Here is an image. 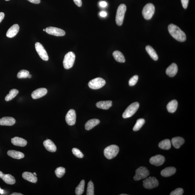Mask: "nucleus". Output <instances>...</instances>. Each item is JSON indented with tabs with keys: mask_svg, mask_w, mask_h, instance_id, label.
Here are the masks:
<instances>
[{
	"mask_svg": "<svg viewBox=\"0 0 195 195\" xmlns=\"http://www.w3.org/2000/svg\"><path fill=\"white\" fill-rule=\"evenodd\" d=\"M45 148L51 152L54 153L57 150V147L50 139H48L45 141L43 143Z\"/></svg>",
	"mask_w": 195,
	"mask_h": 195,
	"instance_id": "nucleus-19",
	"label": "nucleus"
},
{
	"mask_svg": "<svg viewBox=\"0 0 195 195\" xmlns=\"http://www.w3.org/2000/svg\"><path fill=\"white\" fill-rule=\"evenodd\" d=\"M96 106L98 108L108 110L112 106V102L111 100L99 101L96 103Z\"/></svg>",
	"mask_w": 195,
	"mask_h": 195,
	"instance_id": "nucleus-24",
	"label": "nucleus"
},
{
	"mask_svg": "<svg viewBox=\"0 0 195 195\" xmlns=\"http://www.w3.org/2000/svg\"><path fill=\"white\" fill-rule=\"evenodd\" d=\"M7 154L10 157L15 159H20L24 157L23 153L17 151L10 150L8 151Z\"/></svg>",
	"mask_w": 195,
	"mask_h": 195,
	"instance_id": "nucleus-23",
	"label": "nucleus"
},
{
	"mask_svg": "<svg viewBox=\"0 0 195 195\" xmlns=\"http://www.w3.org/2000/svg\"><path fill=\"white\" fill-rule=\"evenodd\" d=\"M48 90L44 88H39L32 92V97L33 99H37L46 95Z\"/></svg>",
	"mask_w": 195,
	"mask_h": 195,
	"instance_id": "nucleus-14",
	"label": "nucleus"
},
{
	"mask_svg": "<svg viewBox=\"0 0 195 195\" xmlns=\"http://www.w3.org/2000/svg\"><path fill=\"white\" fill-rule=\"evenodd\" d=\"M159 146L160 148L168 150L171 147V143L170 140L168 139H165L160 142L159 144Z\"/></svg>",
	"mask_w": 195,
	"mask_h": 195,
	"instance_id": "nucleus-30",
	"label": "nucleus"
},
{
	"mask_svg": "<svg viewBox=\"0 0 195 195\" xmlns=\"http://www.w3.org/2000/svg\"><path fill=\"white\" fill-rule=\"evenodd\" d=\"M35 48L39 56L42 60L45 61L48 60L49 57L48 53L41 44L39 42H36L35 44Z\"/></svg>",
	"mask_w": 195,
	"mask_h": 195,
	"instance_id": "nucleus-10",
	"label": "nucleus"
},
{
	"mask_svg": "<svg viewBox=\"0 0 195 195\" xmlns=\"http://www.w3.org/2000/svg\"><path fill=\"white\" fill-rule=\"evenodd\" d=\"M138 77L137 75H135L133 76V77L131 78L129 81V86H133L135 85L138 81Z\"/></svg>",
	"mask_w": 195,
	"mask_h": 195,
	"instance_id": "nucleus-38",
	"label": "nucleus"
},
{
	"mask_svg": "<svg viewBox=\"0 0 195 195\" xmlns=\"http://www.w3.org/2000/svg\"><path fill=\"white\" fill-rule=\"evenodd\" d=\"M65 120L67 124L69 126H73L75 124L76 121V114L74 110L71 109L69 111L65 116Z\"/></svg>",
	"mask_w": 195,
	"mask_h": 195,
	"instance_id": "nucleus-12",
	"label": "nucleus"
},
{
	"mask_svg": "<svg viewBox=\"0 0 195 195\" xmlns=\"http://www.w3.org/2000/svg\"><path fill=\"white\" fill-rule=\"evenodd\" d=\"M0 178L3 180L6 184L13 185L15 183V177L10 174H5L0 171Z\"/></svg>",
	"mask_w": 195,
	"mask_h": 195,
	"instance_id": "nucleus-15",
	"label": "nucleus"
},
{
	"mask_svg": "<svg viewBox=\"0 0 195 195\" xmlns=\"http://www.w3.org/2000/svg\"><path fill=\"white\" fill-rule=\"evenodd\" d=\"M115 60L120 63H124L126 61L125 57L122 53L119 51H115L113 53Z\"/></svg>",
	"mask_w": 195,
	"mask_h": 195,
	"instance_id": "nucleus-28",
	"label": "nucleus"
},
{
	"mask_svg": "<svg viewBox=\"0 0 195 195\" xmlns=\"http://www.w3.org/2000/svg\"><path fill=\"white\" fill-rule=\"evenodd\" d=\"M15 119L11 117H5L0 119V125L4 126H12L15 124Z\"/></svg>",
	"mask_w": 195,
	"mask_h": 195,
	"instance_id": "nucleus-16",
	"label": "nucleus"
},
{
	"mask_svg": "<svg viewBox=\"0 0 195 195\" xmlns=\"http://www.w3.org/2000/svg\"><path fill=\"white\" fill-rule=\"evenodd\" d=\"M159 185V182L155 177H149L143 181V186L147 189H151L157 187Z\"/></svg>",
	"mask_w": 195,
	"mask_h": 195,
	"instance_id": "nucleus-9",
	"label": "nucleus"
},
{
	"mask_svg": "<svg viewBox=\"0 0 195 195\" xmlns=\"http://www.w3.org/2000/svg\"><path fill=\"white\" fill-rule=\"evenodd\" d=\"M29 75V72L26 70H21L18 72L17 75V77L18 79H22V78H28Z\"/></svg>",
	"mask_w": 195,
	"mask_h": 195,
	"instance_id": "nucleus-36",
	"label": "nucleus"
},
{
	"mask_svg": "<svg viewBox=\"0 0 195 195\" xmlns=\"http://www.w3.org/2000/svg\"><path fill=\"white\" fill-rule=\"evenodd\" d=\"M55 174L57 177L61 178L64 175L65 172V170L63 167L57 168L55 171Z\"/></svg>",
	"mask_w": 195,
	"mask_h": 195,
	"instance_id": "nucleus-34",
	"label": "nucleus"
},
{
	"mask_svg": "<svg viewBox=\"0 0 195 195\" xmlns=\"http://www.w3.org/2000/svg\"><path fill=\"white\" fill-rule=\"evenodd\" d=\"M22 176L25 180L32 182V183H36L37 181V178L36 176L34 175L33 174L31 173V172H24L22 174Z\"/></svg>",
	"mask_w": 195,
	"mask_h": 195,
	"instance_id": "nucleus-21",
	"label": "nucleus"
},
{
	"mask_svg": "<svg viewBox=\"0 0 195 195\" xmlns=\"http://www.w3.org/2000/svg\"><path fill=\"white\" fill-rule=\"evenodd\" d=\"M19 26L17 24H15L10 27L7 31L6 36L8 37L13 38L16 35L19 30Z\"/></svg>",
	"mask_w": 195,
	"mask_h": 195,
	"instance_id": "nucleus-17",
	"label": "nucleus"
},
{
	"mask_svg": "<svg viewBox=\"0 0 195 195\" xmlns=\"http://www.w3.org/2000/svg\"><path fill=\"white\" fill-rule=\"evenodd\" d=\"M28 1L31 3L36 4H39L41 2L40 0H28Z\"/></svg>",
	"mask_w": 195,
	"mask_h": 195,
	"instance_id": "nucleus-43",
	"label": "nucleus"
},
{
	"mask_svg": "<svg viewBox=\"0 0 195 195\" xmlns=\"http://www.w3.org/2000/svg\"><path fill=\"white\" fill-rule=\"evenodd\" d=\"M184 193V190L181 188L176 189L170 194V195H182Z\"/></svg>",
	"mask_w": 195,
	"mask_h": 195,
	"instance_id": "nucleus-39",
	"label": "nucleus"
},
{
	"mask_svg": "<svg viewBox=\"0 0 195 195\" xmlns=\"http://www.w3.org/2000/svg\"><path fill=\"white\" fill-rule=\"evenodd\" d=\"M99 5L102 7H105L107 6V4L106 2L102 1L100 2Z\"/></svg>",
	"mask_w": 195,
	"mask_h": 195,
	"instance_id": "nucleus-42",
	"label": "nucleus"
},
{
	"mask_svg": "<svg viewBox=\"0 0 195 195\" xmlns=\"http://www.w3.org/2000/svg\"><path fill=\"white\" fill-rule=\"evenodd\" d=\"M43 31H45V29H43Z\"/></svg>",
	"mask_w": 195,
	"mask_h": 195,
	"instance_id": "nucleus-51",
	"label": "nucleus"
},
{
	"mask_svg": "<svg viewBox=\"0 0 195 195\" xmlns=\"http://www.w3.org/2000/svg\"><path fill=\"white\" fill-rule=\"evenodd\" d=\"M178 67L177 64L173 63L167 68L166 70V73L169 77H173L176 75Z\"/></svg>",
	"mask_w": 195,
	"mask_h": 195,
	"instance_id": "nucleus-18",
	"label": "nucleus"
},
{
	"mask_svg": "<svg viewBox=\"0 0 195 195\" xmlns=\"http://www.w3.org/2000/svg\"><path fill=\"white\" fill-rule=\"evenodd\" d=\"M75 55L72 52H69L65 55L63 61V64L64 68L68 69L71 68L74 64Z\"/></svg>",
	"mask_w": 195,
	"mask_h": 195,
	"instance_id": "nucleus-4",
	"label": "nucleus"
},
{
	"mask_svg": "<svg viewBox=\"0 0 195 195\" xmlns=\"http://www.w3.org/2000/svg\"><path fill=\"white\" fill-rule=\"evenodd\" d=\"M146 50L150 56L154 60H157L158 59V57L156 53V51L151 46L148 45L146 47Z\"/></svg>",
	"mask_w": 195,
	"mask_h": 195,
	"instance_id": "nucleus-29",
	"label": "nucleus"
},
{
	"mask_svg": "<svg viewBox=\"0 0 195 195\" xmlns=\"http://www.w3.org/2000/svg\"><path fill=\"white\" fill-rule=\"evenodd\" d=\"M85 182L84 180H82L80 182L75 190L76 195H81L83 194L84 192V187H85Z\"/></svg>",
	"mask_w": 195,
	"mask_h": 195,
	"instance_id": "nucleus-32",
	"label": "nucleus"
},
{
	"mask_svg": "<svg viewBox=\"0 0 195 195\" xmlns=\"http://www.w3.org/2000/svg\"><path fill=\"white\" fill-rule=\"evenodd\" d=\"M178 106V102L177 100H173L168 103L167 108L168 111L173 113L176 111Z\"/></svg>",
	"mask_w": 195,
	"mask_h": 195,
	"instance_id": "nucleus-27",
	"label": "nucleus"
},
{
	"mask_svg": "<svg viewBox=\"0 0 195 195\" xmlns=\"http://www.w3.org/2000/svg\"><path fill=\"white\" fill-rule=\"evenodd\" d=\"M165 161V158L164 156L160 155L154 156L150 159V162L152 165L157 166L163 165Z\"/></svg>",
	"mask_w": 195,
	"mask_h": 195,
	"instance_id": "nucleus-13",
	"label": "nucleus"
},
{
	"mask_svg": "<svg viewBox=\"0 0 195 195\" xmlns=\"http://www.w3.org/2000/svg\"><path fill=\"white\" fill-rule=\"evenodd\" d=\"M176 169L174 167H168L162 170L161 174L163 177H168L171 176L176 173Z\"/></svg>",
	"mask_w": 195,
	"mask_h": 195,
	"instance_id": "nucleus-22",
	"label": "nucleus"
},
{
	"mask_svg": "<svg viewBox=\"0 0 195 195\" xmlns=\"http://www.w3.org/2000/svg\"><path fill=\"white\" fill-rule=\"evenodd\" d=\"M18 91L16 89H12L10 90L9 93L6 96L5 100L6 101H9L14 99L18 93Z\"/></svg>",
	"mask_w": 195,
	"mask_h": 195,
	"instance_id": "nucleus-31",
	"label": "nucleus"
},
{
	"mask_svg": "<svg viewBox=\"0 0 195 195\" xmlns=\"http://www.w3.org/2000/svg\"><path fill=\"white\" fill-rule=\"evenodd\" d=\"M72 152L74 155L79 158H82L84 157V155L81 152L76 148H74L72 150Z\"/></svg>",
	"mask_w": 195,
	"mask_h": 195,
	"instance_id": "nucleus-37",
	"label": "nucleus"
},
{
	"mask_svg": "<svg viewBox=\"0 0 195 195\" xmlns=\"http://www.w3.org/2000/svg\"><path fill=\"white\" fill-rule=\"evenodd\" d=\"M155 11V8L153 4H147L143 8L142 11V15L145 19L150 20L152 18Z\"/></svg>",
	"mask_w": 195,
	"mask_h": 195,
	"instance_id": "nucleus-6",
	"label": "nucleus"
},
{
	"mask_svg": "<svg viewBox=\"0 0 195 195\" xmlns=\"http://www.w3.org/2000/svg\"><path fill=\"white\" fill-rule=\"evenodd\" d=\"M11 142L14 145L20 147L25 146L27 143V141L25 139L17 137L12 138Z\"/></svg>",
	"mask_w": 195,
	"mask_h": 195,
	"instance_id": "nucleus-20",
	"label": "nucleus"
},
{
	"mask_svg": "<svg viewBox=\"0 0 195 195\" xmlns=\"http://www.w3.org/2000/svg\"><path fill=\"white\" fill-rule=\"evenodd\" d=\"M5 1H10V0H5Z\"/></svg>",
	"mask_w": 195,
	"mask_h": 195,
	"instance_id": "nucleus-52",
	"label": "nucleus"
},
{
	"mask_svg": "<svg viewBox=\"0 0 195 195\" xmlns=\"http://www.w3.org/2000/svg\"><path fill=\"white\" fill-rule=\"evenodd\" d=\"M11 195H23V194L20 193H14L11 194Z\"/></svg>",
	"mask_w": 195,
	"mask_h": 195,
	"instance_id": "nucleus-46",
	"label": "nucleus"
},
{
	"mask_svg": "<svg viewBox=\"0 0 195 195\" xmlns=\"http://www.w3.org/2000/svg\"><path fill=\"white\" fill-rule=\"evenodd\" d=\"M189 1V0H181L182 6L185 9H186L188 7Z\"/></svg>",
	"mask_w": 195,
	"mask_h": 195,
	"instance_id": "nucleus-40",
	"label": "nucleus"
},
{
	"mask_svg": "<svg viewBox=\"0 0 195 195\" xmlns=\"http://www.w3.org/2000/svg\"><path fill=\"white\" fill-rule=\"evenodd\" d=\"M145 120L143 119H139L137 120V122L133 127V130L135 131H138L140 130L141 127L145 124Z\"/></svg>",
	"mask_w": 195,
	"mask_h": 195,
	"instance_id": "nucleus-33",
	"label": "nucleus"
},
{
	"mask_svg": "<svg viewBox=\"0 0 195 195\" xmlns=\"http://www.w3.org/2000/svg\"><path fill=\"white\" fill-rule=\"evenodd\" d=\"M128 194H121L120 195H127Z\"/></svg>",
	"mask_w": 195,
	"mask_h": 195,
	"instance_id": "nucleus-50",
	"label": "nucleus"
},
{
	"mask_svg": "<svg viewBox=\"0 0 195 195\" xmlns=\"http://www.w3.org/2000/svg\"><path fill=\"white\" fill-rule=\"evenodd\" d=\"M4 193V190L3 189H1V188H0V194H3Z\"/></svg>",
	"mask_w": 195,
	"mask_h": 195,
	"instance_id": "nucleus-47",
	"label": "nucleus"
},
{
	"mask_svg": "<svg viewBox=\"0 0 195 195\" xmlns=\"http://www.w3.org/2000/svg\"><path fill=\"white\" fill-rule=\"evenodd\" d=\"M149 175V172L146 168L141 167L135 171V174L134 177L135 181H138L146 178Z\"/></svg>",
	"mask_w": 195,
	"mask_h": 195,
	"instance_id": "nucleus-7",
	"label": "nucleus"
},
{
	"mask_svg": "<svg viewBox=\"0 0 195 195\" xmlns=\"http://www.w3.org/2000/svg\"><path fill=\"white\" fill-rule=\"evenodd\" d=\"M119 151L118 146L111 145L106 147L104 150V154L105 157L108 159H111L116 157Z\"/></svg>",
	"mask_w": 195,
	"mask_h": 195,
	"instance_id": "nucleus-2",
	"label": "nucleus"
},
{
	"mask_svg": "<svg viewBox=\"0 0 195 195\" xmlns=\"http://www.w3.org/2000/svg\"><path fill=\"white\" fill-rule=\"evenodd\" d=\"M168 30L172 37L178 41L183 42L186 41V37L185 33L178 26L174 24H170L168 25Z\"/></svg>",
	"mask_w": 195,
	"mask_h": 195,
	"instance_id": "nucleus-1",
	"label": "nucleus"
},
{
	"mask_svg": "<svg viewBox=\"0 0 195 195\" xmlns=\"http://www.w3.org/2000/svg\"><path fill=\"white\" fill-rule=\"evenodd\" d=\"M31 77H32L31 75L29 74V75L28 77L29 78H30Z\"/></svg>",
	"mask_w": 195,
	"mask_h": 195,
	"instance_id": "nucleus-48",
	"label": "nucleus"
},
{
	"mask_svg": "<svg viewBox=\"0 0 195 195\" xmlns=\"http://www.w3.org/2000/svg\"><path fill=\"white\" fill-rule=\"evenodd\" d=\"M185 142L184 139L181 137H174L172 139V143L176 149L180 148Z\"/></svg>",
	"mask_w": 195,
	"mask_h": 195,
	"instance_id": "nucleus-26",
	"label": "nucleus"
},
{
	"mask_svg": "<svg viewBox=\"0 0 195 195\" xmlns=\"http://www.w3.org/2000/svg\"><path fill=\"white\" fill-rule=\"evenodd\" d=\"M4 17H5V14L3 12H0V23L2 21Z\"/></svg>",
	"mask_w": 195,
	"mask_h": 195,
	"instance_id": "nucleus-44",
	"label": "nucleus"
},
{
	"mask_svg": "<svg viewBox=\"0 0 195 195\" xmlns=\"http://www.w3.org/2000/svg\"><path fill=\"white\" fill-rule=\"evenodd\" d=\"M100 123V121L98 119H92L89 120L85 124V128L87 131H89L97 126Z\"/></svg>",
	"mask_w": 195,
	"mask_h": 195,
	"instance_id": "nucleus-25",
	"label": "nucleus"
},
{
	"mask_svg": "<svg viewBox=\"0 0 195 195\" xmlns=\"http://www.w3.org/2000/svg\"><path fill=\"white\" fill-rule=\"evenodd\" d=\"M33 174L35 176H37V174L35 173V172H34V173H33Z\"/></svg>",
	"mask_w": 195,
	"mask_h": 195,
	"instance_id": "nucleus-49",
	"label": "nucleus"
},
{
	"mask_svg": "<svg viewBox=\"0 0 195 195\" xmlns=\"http://www.w3.org/2000/svg\"><path fill=\"white\" fill-rule=\"evenodd\" d=\"M100 15L102 17H105L107 15V14L105 11H102L100 12Z\"/></svg>",
	"mask_w": 195,
	"mask_h": 195,
	"instance_id": "nucleus-45",
	"label": "nucleus"
},
{
	"mask_svg": "<svg viewBox=\"0 0 195 195\" xmlns=\"http://www.w3.org/2000/svg\"><path fill=\"white\" fill-rule=\"evenodd\" d=\"M45 31L47 33L56 36H63L65 34L64 31L61 29L51 26L46 28Z\"/></svg>",
	"mask_w": 195,
	"mask_h": 195,
	"instance_id": "nucleus-11",
	"label": "nucleus"
},
{
	"mask_svg": "<svg viewBox=\"0 0 195 195\" xmlns=\"http://www.w3.org/2000/svg\"><path fill=\"white\" fill-rule=\"evenodd\" d=\"M126 10V6L125 4H121L119 6L117 10L116 16V22L117 25L118 26L122 25L124 21Z\"/></svg>",
	"mask_w": 195,
	"mask_h": 195,
	"instance_id": "nucleus-3",
	"label": "nucleus"
},
{
	"mask_svg": "<svg viewBox=\"0 0 195 195\" xmlns=\"http://www.w3.org/2000/svg\"><path fill=\"white\" fill-rule=\"evenodd\" d=\"M139 106V103L137 102L133 103L131 104L123 113L122 116L123 118L126 119L132 116L138 110Z\"/></svg>",
	"mask_w": 195,
	"mask_h": 195,
	"instance_id": "nucleus-5",
	"label": "nucleus"
},
{
	"mask_svg": "<svg viewBox=\"0 0 195 195\" xmlns=\"http://www.w3.org/2000/svg\"><path fill=\"white\" fill-rule=\"evenodd\" d=\"M94 184L91 181L88 182L87 189V195H94Z\"/></svg>",
	"mask_w": 195,
	"mask_h": 195,
	"instance_id": "nucleus-35",
	"label": "nucleus"
},
{
	"mask_svg": "<svg viewBox=\"0 0 195 195\" xmlns=\"http://www.w3.org/2000/svg\"><path fill=\"white\" fill-rule=\"evenodd\" d=\"M74 2L78 7H80L82 5L81 0H73Z\"/></svg>",
	"mask_w": 195,
	"mask_h": 195,
	"instance_id": "nucleus-41",
	"label": "nucleus"
},
{
	"mask_svg": "<svg viewBox=\"0 0 195 195\" xmlns=\"http://www.w3.org/2000/svg\"><path fill=\"white\" fill-rule=\"evenodd\" d=\"M105 84V80L101 78L98 77L90 81L88 83V85L92 89H98L103 87Z\"/></svg>",
	"mask_w": 195,
	"mask_h": 195,
	"instance_id": "nucleus-8",
	"label": "nucleus"
}]
</instances>
